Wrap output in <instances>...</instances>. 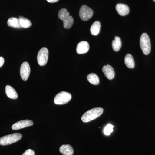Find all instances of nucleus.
Returning <instances> with one entry per match:
<instances>
[{
    "label": "nucleus",
    "mask_w": 155,
    "mask_h": 155,
    "mask_svg": "<svg viewBox=\"0 0 155 155\" xmlns=\"http://www.w3.org/2000/svg\"><path fill=\"white\" fill-rule=\"evenodd\" d=\"M102 71L106 78L109 80H112L115 77L114 69L109 64L103 67Z\"/></svg>",
    "instance_id": "9b49d317"
},
{
    "label": "nucleus",
    "mask_w": 155,
    "mask_h": 155,
    "mask_svg": "<svg viewBox=\"0 0 155 155\" xmlns=\"http://www.w3.org/2000/svg\"><path fill=\"white\" fill-rule=\"evenodd\" d=\"M90 83L94 85H98L99 84L100 80L98 76L94 73L89 74L87 77Z\"/></svg>",
    "instance_id": "a211bd4d"
},
{
    "label": "nucleus",
    "mask_w": 155,
    "mask_h": 155,
    "mask_svg": "<svg viewBox=\"0 0 155 155\" xmlns=\"http://www.w3.org/2000/svg\"><path fill=\"white\" fill-rule=\"evenodd\" d=\"M58 17L64 22V27L66 29L71 28L74 22V19L72 16L69 15V12L67 9H61L58 12Z\"/></svg>",
    "instance_id": "f03ea898"
},
{
    "label": "nucleus",
    "mask_w": 155,
    "mask_h": 155,
    "mask_svg": "<svg viewBox=\"0 0 155 155\" xmlns=\"http://www.w3.org/2000/svg\"><path fill=\"white\" fill-rule=\"evenodd\" d=\"M89 48L88 43L85 41H82L79 42L77 45L76 51L78 54H81L87 53Z\"/></svg>",
    "instance_id": "9d476101"
},
{
    "label": "nucleus",
    "mask_w": 155,
    "mask_h": 155,
    "mask_svg": "<svg viewBox=\"0 0 155 155\" xmlns=\"http://www.w3.org/2000/svg\"><path fill=\"white\" fill-rule=\"evenodd\" d=\"M122 47V41L121 38L118 36H116L115 40L112 41V47L113 50L116 52L119 51Z\"/></svg>",
    "instance_id": "f3484780"
},
{
    "label": "nucleus",
    "mask_w": 155,
    "mask_h": 155,
    "mask_svg": "<svg viewBox=\"0 0 155 155\" xmlns=\"http://www.w3.org/2000/svg\"><path fill=\"white\" fill-rule=\"evenodd\" d=\"M33 121L30 120H23L14 123L12 126V129L14 130H19L25 127L33 125Z\"/></svg>",
    "instance_id": "1a4fd4ad"
},
{
    "label": "nucleus",
    "mask_w": 155,
    "mask_h": 155,
    "mask_svg": "<svg viewBox=\"0 0 155 155\" xmlns=\"http://www.w3.org/2000/svg\"><path fill=\"white\" fill-rule=\"evenodd\" d=\"M30 67L28 62H25L22 63L20 68V76L22 80H28L30 75Z\"/></svg>",
    "instance_id": "6e6552de"
},
{
    "label": "nucleus",
    "mask_w": 155,
    "mask_h": 155,
    "mask_svg": "<svg viewBox=\"0 0 155 155\" xmlns=\"http://www.w3.org/2000/svg\"><path fill=\"white\" fill-rule=\"evenodd\" d=\"M153 1H154V2H155V0H153Z\"/></svg>",
    "instance_id": "393cba45"
},
{
    "label": "nucleus",
    "mask_w": 155,
    "mask_h": 155,
    "mask_svg": "<svg viewBox=\"0 0 155 155\" xmlns=\"http://www.w3.org/2000/svg\"><path fill=\"white\" fill-rule=\"evenodd\" d=\"M101 29V23L96 21L92 25L90 28L91 33L93 35H97L99 33Z\"/></svg>",
    "instance_id": "6ab92c4d"
},
{
    "label": "nucleus",
    "mask_w": 155,
    "mask_h": 155,
    "mask_svg": "<svg viewBox=\"0 0 155 155\" xmlns=\"http://www.w3.org/2000/svg\"><path fill=\"white\" fill-rule=\"evenodd\" d=\"M18 19L21 28H28L32 25L30 20L22 16H19Z\"/></svg>",
    "instance_id": "2eb2a0df"
},
{
    "label": "nucleus",
    "mask_w": 155,
    "mask_h": 155,
    "mask_svg": "<svg viewBox=\"0 0 155 155\" xmlns=\"http://www.w3.org/2000/svg\"><path fill=\"white\" fill-rule=\"evenodd\" d=\"M72 95L69 92L62 91L58 94L54 99V102L57 105H64L70 101Z\"/></svg>",
    "instance_id": "39448f33"
},
{
    "label": "nucleus",
    "mask_w": 155,
    "mask_h": 155,
    "mask_svg": "<svg viewBox=\"0 0 155 155\" xmlns=\"http://www.w3.org/2000/svg\"><path fill=\"white\" fill-rule=\"evenodd\" d=\"M5 92L7 96L12 99H16L18 98V94L16 90L10 85H7L5 87Z\"/></svg>",
    "instance_id": "4468645a"
},
{
    "label": "nucleus",
    "mask_w": 155,
    "mask_h": 155,
    "mask_svg": "<svg viewBox=\"0 0 155 155\" xmlns=\"http://www.w3.org/2000/svg\"><path fill=\"white\" fill-rule=\"evenodd\" d=\"M48 2L49 3H54L57 2H58L59 0H47Z\"/></svg>",
    "instance_id": "b1692460"
},
{
    "label": "nucleus",
    "mask_w": 155,
    "mask_h": 155,
    "mask_svg": "<svg viewBox=\"0 0 155 155\" xmlns=\"http://www.w3.org/2000/svg\"><path fill=\"white\" fill-rule=\"evenodd\" d=\"M114 125L111 124H108L104 129V132L106 135H110L112 132H113Z\"/></svg>",
    "instance_id": "412c9836"
},
{
    "label": "nucleus",
    "mask_w": 155,
    "mask_h": 155,
    "mask_svg": "<svg viewBox=\"0 0 155 155\" xmlns=\"http://www.w3.org/2000/svg\"><path fill=\"white\" fill-rule=\"evenodd\" d=\"M8 24L10 27L15 28H20L19 19L16 17H11L8 21Z\"/></svg>",
    "instance_id": "aec40b11"
},
{
    "label": "nucleus",
    "mask_w": 155,
    "mask_h": 155,
    "mask_svg": "<svg viewBox=\"0 0 155 155\" xmlns=\"http://www.w3.org/2000/svg\"><path fill=\"white\" fill-rule=\"evenodd\" d=\"M140 46L143 52L146 55H148L150 52V40L147 33H143L141 35L140 38Z\"/></svg>",
    "instance_id": "20e7f679"
},
{
    "label": "nucleus",
    "mask_w": 155,
    "mask_h": 155,
    "mask_svg": "<svg viewBox=\"0 0 155 155\" xmlns=\"http://www.w3.org/2000/svg\"><path fill=\"white\" fill-rule=\"evenodd\" d=\"M60 151L63 155H72L74 153L73 148L69 144L61 146L60 148Z\"/></svg>",
    "instance_id": "ddd939ff"
},
{
    "label": "nucleus",
    "mask_w": 155,
    "mask_h": 155,
    "mask_svg": "<svg viewBox=\"0 0 155 155\" xmlns=\"http://www.w3.org/2000/svg\"><path fill=\"white\" fill-rule=\"evenodd\" d=\"M5 60L3 57H0V67H2L4 65Z\"/></svg>",
    "instance_id": "5701e85b"
},
{
    "label": "nucleus",
    "mask_w": 155,
    "mask_h": 155,
    "mask_svg": "<svg viewBox=\"0 0 155 155\" xmlns=\"http://www.w3.org/2000/svg\"><path fill=\"white\" fill-rule=\"evenodd\" d=\"M104 112L102 108H95L87 111L83 114L81 119L84 122H88L94 120L102 115Z\"/></svg>",
    "instance_id": "f257e3e1"
},
{
    "label": "nucleus",
    "mask_w": 155,
    "mask_h": 155,
    "mask_svg": "<svg viewBox=\"0 0 155 155\" xmlns=\"http://www.w3.org/2000/svg\"><path fill=\"white\" fill-rule=\"evenodd\" d=\"M22 138V135L20 133H14L5 136L0 138V145H8L19 141Z\"/></svg>",
    "instance_id": "7ed1b4c3"
},
{
    "label": "nucleus",
    "mask_w": 155,
    "mask_h": 155,
    "mask_svg": "<svg viewBox=\"0 0 155 155\" xmlns=\"http://www.w3.org/2000/svg\"><path fill=\"white\" fill-rule=\"evenodd\" d=\"M48 50L46 48H42L37 55L38 63L40 66H44L47 63L48 59Z\"/></svg>",
    "instance_id": "0eeeda50"
},
{
    "label": "nucleus",
    "mask_w": 155,
    "mask_h": 155,
    "mask_svg": "<svg viewBox=\"0 0 155 155\" xmlns=\"http://www.w3.org/2000/svg\"><path fill=\"white\" fill-rule=\"evenodd\" d=\"M22 155H35V153L33 150L28 149L26 150Z\"/></svg>",
    "instance_id": "4be33fe9"
},
{
    "label": "nucleus",
    "mask_w": 155,
    "mask_h": 155,
    "mask_svg": "<svg viewBox=\"0 0 155 155\" xmlns=\"http://www.w3.org/2000/svg\"><path fill=\"white\" fill-rule=\"evenodd\" d=\"M94 12L88 6L83 5L81 7L79 10V15L81 19L84 21L88 20L92 17Z\"/></svg>",
    "instance_id": "423d86ee"
},
{
    "label": "nucleus",
    "mask_w": 155,
    "mask_h": 155,
    "mask_svg": "<svg viewBox=\"0 0 155 155\" xmlns=\"http://www.w3.org/2000/svg\"><path fill=\"white\" fill-rule=\"evenodd\" d=\"M116 8L118 14L122 16H125L129 14V11H130L128 6L125 4H117Z\"/></svg>",
    "instance_id": "f8f14e48"
},
{
    "label": "nucleus",
    "mask_w": 155,
    "mask_h": 155,
    "mask_svg": "<svg viewBox=\"0 0 155 155\" xmlns=\"http://www.w3.org/2000/svg\"><path fill=\"white\" fill-rule=\"evenodd\" d=\"M125 63L126 66L130 69H133L135 67V62L133 57L130 54H127L125 56Z\"/></svg>",
    "instance_id": "dca6fc26"
}]
</instances>
